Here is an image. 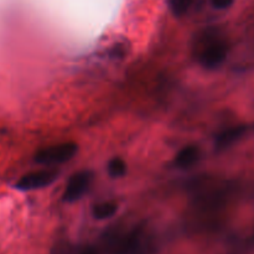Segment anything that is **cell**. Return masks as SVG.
I'll list each match as a JSON object with an SVG mask.
<instances>
[{"label": "cell", "mask_w": 254, "mask_h": 254, "mask_svg": "<svg viewBox=\"0 0 254 254\" xmlns=\"http://www.w3.org/2000/svg\"><path fill=\"white\" fill-rule=\"evenodd\" d=\"M117 211H118V205L116 202H113V201H106V202H101L94 206L92 213H93V217L96 220L103 221L113 217L117 213Z\"/></svg>", "instance_id": "cell-7"}, {"label": "cell", "mask_w": 254, "mask_h": 254, "mask_svg": "<svg viewBox=\"0 0 254 254\" xmlns=\"http://www.w3.org/2000/svg\"><path fill=\"white\" fill-rule=\"evenodd\" d=\"M245 130V127H235V128L225 130L222 134H220V135L217 136V139H216V148H227L228 145H231V144H233L235 141H237L238 139L243 135Z\"/></svg>", "instance_id": "cell-6"}, {"label": "cell", "mask_w": 254, "mask_h": 254, "mask_svg": "<svg viewBox=\"0 0 254 254\" xmlns=\"http://www.w3.org/2000/svg\"><path fill=\"white\" fill-rule=\"evenodd\" d=\"M93 174L88 170L78 171L69 178L66 190L64 192V200L67 202H74L79 200L91 186Z\"/></svg>", "instance_id": "cell-4"}, {"label": "cell", "mask_w": 254, "mask_h": 254, "mask_svg": "<svg viewBox=\"0 0 254 254\" xmlns=\"http://www.w3.org/2000/svg\"><path fill=\"white\" fill-rule=\"evenodd\" d=\"M81 254H97V252L96 250H93V248H87V250H84Z\"/></svg>", "instance_id": "cell-11"}, {"label": "cell", "mask_w": 254, "mask_h": 254, "mask_svg": "<svg viewBox=\"0 0 254 254\" xmlns=\"http://www.w3.org/2000/svg\"><path fill=\"white\" fill-rule=\"evenodd\" d=\"M108 173L112 178H122L127 173V164L123 159L114 158L108 164Z\"/></svg>", "instance_id": "cell-8"}, {"label": "cell", "mask_w": 254, "mask_h": 254, "mask_svg": "<svg viewBox=\"0 0 254 254\" xmlns=\"http://www.w3.org/2000/svg\"><path fill=\"white\" fill-rule=\"evenodd\" d=\"M168 1L169 7H170L171 12H173L175 16H183L184 14H186V11L190 7L191 1L192 0H166Z\"/></svg>", "instance_id": "cell-9"}, {"label": "cell", "mask_w": 254, "mask_h": 254, "mask_svg": "<svg viewBox=\"0 0 254 254\" xmlns=\"http://www.w3.org/2000/svg\"><path fill=\"white\" fill-rule=\"evenodd\" d=\"M198 156H200V150L197 146L186 145L178 153L175 163L179 168H190L198 160Z\"/></svg>", "instance_id": "cell-5"}, {"label": "cell", "mask_w": 254, "mask_h": 254, "mask_svg": "<svg viewBox=\"0 0 254 254\" xmlns=\"http://www.w3.org/2000/svg\"><path fill=\"white\" fill-rule=\"evenodd\" d=\"M77 151H78V145L76 143L57 144V145L40 149L35 154L34 160L39 165H57V164L66 163V161L73 159Z\"/></svg>", "instance_id": "cell-2"}, {"label": "cell", "mask_w": 254, "mask_h": 254, "mask_svg": "<svg viewBox=\"0 0 254 254\" xmlns=\"http://www.w3.org/2000/svg\"><path fill=\"white\" fill-rule=\"evenodd\" d=\"M193 56L206 69H216L225 62L228 44L222 32L217 29H206L198 32L193 42Z\"/></svg>", "instance_id": "cell-1"}, {"label": "cell", "mask_w": 254, "mask_h": 254, "mask_svg": "<svg viewBox=\"0 0 254 254\" xmlns=\"http://www.w3.org/2000/svg\"><path fill=\"white\" fill-rule=\"evenodd\" d=\"M59 176L56 170H40L24 175L15 184V189L20 191H32L51 185Z\"/></svg>", "instance_id": "cell-3"}, {"label": "cell", "mask_w": 254, "mask_h": 254, "mask_svg": "<svg viewBox=\"0 0 254 254\" xmlns=\"http://www.w3.org/2000/svg\"><path fill=\"white\" fill-rule=\"evenodd\" d=\"M211 1H212L213 7H216L218 10H225L228 9L233 4L235 0H211Z\"/></svg>", "instance_id": "cell-10"}]
</instances>
